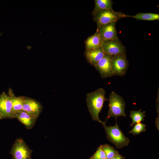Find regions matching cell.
Instances as JSON below:
<instances>
[{"mask_svg":"<svg viewBox=\"0 0 159 159\" xmlns=\"http://www.w3.org/2000/svg\"><path fill=\"white\" fill-rule=\"evenodd\" d=\"M137 20L154 21L159 20V14L151 13H138L133 16L129 15Z\"/></svg>","mask_w":159,"mask_h":159,"instance_id":"cell-18","label":"cell"},{"mask_svg":"<svg viewBox=\"0 0 159 159\" xmlns=\"http://www.w3.org/2000/svg\"><path fill=\"white\" fill-rule=\"evenodd\" d=\"M90 159H91V158H90Z\"/></svg>","mask_w":159,"mask_h":159,"instance_id":"cell-25","label":"cell"},{"mask_svg":"<svg viewBox=\"0 0 159 159\" xmlns=\"http://www.w3.org/2000/svg\"><path fill=\"white\" fill-rule=\"evenodd\" d=\"M155 124L156 125L157 127L158 130L159 129V115H158V116L157 118H156L155 120Z\"/></svg>","mask_w":159,"mask_h":159,"instance_id":"cell-23","label":"cell"},{"mask_svg":"<svg viewBox=\"0 0 159 159\" xmlns=\"http://www.w3.org/2000/svg\"><path fill=\"white\" fill-rule=\"evenodd\" d=\"M105 54L101 46L94 49H86L84 53L87 62L94 67Z\"/></svg>","mask_w":159,"mask_h":159,"instance_id":"cell-12","label":"cell"},{"mask_svg":"<svg viewBox=\"0 0 159 159\" xmlns=\"http://www.w3.org/2000/svg\"><path fill=\"white\" fill-rule=\"evenodd\" d=\"M141 110L140 109L138 111L132 110L130 112V116L132 120V122L130 125V126L144 120V118L146 116L145 115L146 112L141 111Z\"/></svg>","mask_w":159,"mask_h":159,"instance_id":"cell-17","label":"cell"},{"mask_svg":"<svg viewBox=\"0 0 159 159\" xmlns=\"http://www.w3.org/2000/svg\"><path fill=\"white\" fill-rule=\"evenodd\" d=\"M32 152L23 138H19L15 140L10 153L13 159H32Z\"/></svg>","mask_w":159,"mask_h":159,"instance_id":"cell-5","label":"cell"},{"mask_svg":"<svg viewBox=\"0 0 159 159\" xmlns=\"http://www.w3.org/2000/svg\"><path fill=\"white\" fill-rule=\"evenodd\" d=\"M111 159H125L124 158L118 153Z\"/></svg>","mask_w":159,"mask_h":159,"instance_id":"cell-22","label":"cell"},{"mask_svg":"<svg viewBox=\"0 0 159 159\" xmlns=\"http://www.w3.org/2000/svg\"><path fill=\"white\" fill-rule=\"evenodd\" d=\"M113 126H106L105 122L102 123L105 129L107 138L117 148H121L128 145L130 141L129 139L126 137L120 129L117 122Z\"/></svg>","mask_w":159,"mask_h":159,"instance_id":"cell-2","label":"cell"},{"mask_svg":"<svg viewBox=\"0 0 159 159\" xmlns=\"http://www.w3.org/2000/svg\"><path fill=\"white\" fill-rule=\"evenodd\" d=\"M108 100L109 109L105 122L110 117H115L117 119L119 116L126 117L125 113V103L121 96L112 91Z\"/></svg>","mask_w":159,"mask_h":159,"instance_id":"cell-4","label":"cell"},{"mask_svg":"<svg viewBox=\"0 0 159 159\" xmlns=\"http://www.w3.org/2000/svg\"><path fill=\"white\" fill-rule=\"evenodd\" d=\"M0 112L3 119L14 118L10 96L4 92L0 95Z\"/></svg>","mask_w":159,"mask_h":159,"instance_id":"cell-11","label":"cell"},{"mask_svg":"<svg viewBox=\"0 0 159 159\" xmlns=\"http://www.w3.org/2000/svg\"><path fill=\"white\" fill-rule=\"evenodd\" d=\"M43 109L42 104L37 100L24 96L22 110L32 116L38 117Z\"/></svg>","mask_w":159,"mask_h":159,"instance_id":"cell-8","label":"cell"},{"mask_svg":"<svg viewBox=\"0 0 159 159\" xmlns=\"http://www.w3.org/2000/svg\"><path fill=\"white\" fill-rule=\"evenodd\" d=\"M2 119H3V118L2 115L1 114V113L0 112V120Z\"/></svg>","mask_w":159,"mask_h":159,"instance_id":"cell-24","label":"cell"},{"mask_svg":"<svg viewBox=\"0 0 159 159\" xmlns=\"http://www.w3.org/2000/svg\"><path fill=\"white\" fill-rule=\"evenodd\" d=\"M91 159H106L105 154L100 145L90 158Z\"/></svg>","mask_w":159,"mask_h":159,"instance_id":"cell-21","label":"cell"},{"mask_svg":"<svg viewBox=\"0 0 159 159\" xmlns=\"http://www.w3.org/2000/svg\"><path fill=\"white\" fill-rule=\"evenodd\" d=\"M93 20L97 27L112 22H116L119 19L129 17V15L120 12L114 11L112 9L92 12Z\"/></svg>","mask_w":159,"mask_h":159,"instance_id":"cell-3","label":"cell"},{"mask_svg":"<svg viewBox=\"0 0 159 159\" xmlns=\"http://www.w3.org/2000/svg\"><path fill=\"white\" fill-rule=\"evenodd\" d=\"M116 23L112 22L97 27L96 32L102 41L118 38Z\"/></svg>","mask_w":159,"mask_h":159,"instance_id":"cell-10","label":"cell"},{"mask_svg":"<svg viewBox=\"0 0 159 159\" xmlns=\"http://www.w3.org/2000/svg\"><path fill=\"white\" fill-rule=\"evenodd\" d=\"M101 47L104 53L110 55L125 54L126 48L118 38L102 41Z\"/></svg>","mask_w":159,"mask_h":159,"instance_id":"cell-7","label":"cell"},{"mask_svg":"<svg viewBox=\"0 0 159 159\" xmlns=\"http://www.w3.org/2000/svg\"><path fill=\"white\" fill-rule=\"evenodd\" d=\"M9 94L10 96L12 104V112L13 115L22 110L24 96H16L11 89L9 90Z\"/></svg>","mask_w":159,"mask_h":159,"instance_id":"cell-14","label":"cell"},{"mask_svg":"<svg viewBox=\"0 0 159 159\" xmlns=\"http://www.w3.org/2000/svg\"><path fill=\"white\" fill-rule=\"evenodd\" d=\"M111 63L113 76L123 77L125 74L129 63L125 54L112 56Z\"/></svg>","mask_w":159,"mask_h":159,"instance_id":"cell-6","label":"cell"},{"mask_svg":"<svg viewBox=\"0 0 159 159\" xmlns=\"http://www.w3.org/2000/svg\"><path fill=\"white\" fill-rule=\"evenodd\" d=\"M95 7L92 11L112 9L113 1L111 0H95Z\"/></svg>","mask_w":159,"mask_h":159,"instance_id":"cell-16","label":"cell"},{"mask_svg":"<svg viewBox=\"0 0 159 159\" xmlns=\"http://www.w3.org/2000/svg\"><path fill=\"white\" fill-rule=\"evenodd\" d=\"M105 91L99 88L87 95L86 102L89 111L92 119L102 123L99 117L105 101L108 100L105 97Z\"/></svg>","mask_w":159,"mask_h":159,"instance_id":"cell-1","label":"cell"},{"mask_svg":"<svg viewBox=\"0 0 159 159\" xmlns=\"http://www.w3.org/2000/svg\"><path fill=\"white\" fill-rule=\"evenodd\" d=\"M112 56V55L105 54L95 67L103 78L113 76L111 63Z\"/></svg>","mask_w":159,"mask_h":159,"instance_id":"cell-9","label":"cell"},{"mask_svg":"<svg viewBox=\"0 0 159 159\" xmlns=\"http://www.w3.org/2000/svg\"><path fill=\"white\" fill-rule=\"evenodd\" d=\"M101 145L105 154L106 159H111L119 153L113 147L109 145L106 144Z\"/></svg>","mask_w":159,"mask_h":159,"instance_id":"cell-19","label":"cell"},{"mask_svg":"<svg viewBox=\"0 0 159 159\" xmlns=\"http://www.w3.org/2000/svg\"><path fill=\"white\" fill-rule=\"evenodd\" d=\"M13 117L16 118L29 130L33 127L38 117L31 115L23 110L14 114Z\"/></svg>","mask_w":159,"mask_h":159,"instance_id":"cell-13","label":"cell"},{"mask_svg":"<svg viewBox=\"0 0 159 159\" xmlns=\"http://www.w3.org/2000/svg\"><path fill=\"white\" fill-rule=\"evenodd\" d=\"M146 126L145 124L142 123L136 124L133 128L129 132V133L132 134L133 135H139L141 132L146 131Z\"/></svg>","mask_w":159,"mask_h":159,"instance_id":"cell-20","label":"cell"},{"mask_svg":"<svg viewBox=\"0 0 159 159\" xmlns=\"http://www.w3.org/2000/svg\"><path fill=\"white\" fill-rule=\"evenodd\" d=\"M102 41L97 32L89 37L85 42L86 49H94L101 46Z\"/></svg>","mask_w":159,"mask_h":159,"instance_id":"cell-15","label":"cell"}]
</instances>
